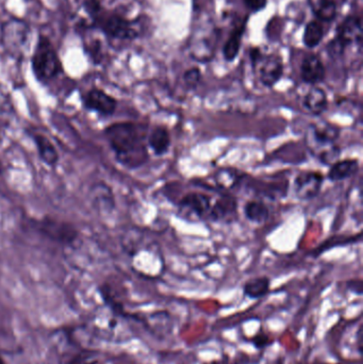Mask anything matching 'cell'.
<instances>
[{"label":"cell","mask_w":363,"mask_h":364,"mask_svg":"<svg viewBox=\"0 0 363 364\" xmlns=\"http://www.w3.org/2000/svg\"><path fill=\"white\" fill-rule=\"evenodd\" d=\"M271 280L266 276H258L251 278L243 286V293L245 296L251 299H259L266 296L270 292Z\"/></svg>","instance_id":"e0dca14e"},{"label":"cell","mask_w":363,"mask_h":364,"mask_svg":"<svg viewBox=\"0 0 363 364\" xmlns=\"http://www.w3.org/2000/svg\"><path fill=\"white\" fill-rule=\"evenodd\" d=\"M244 4L249 10L258 12V11L264 10L266 8L268 0H244Z\"/></svg>","instance_id":"4316f807"},{"label":"cell","mask_w":363,"mask_h":364,"mask_svg":"<svg viewBox=\"0 0 363 364\" xmlns=\"http://www.w3.org/2000/svg\"><path fill=\"white\" fill-rule=\"evenodd\" d=\"M243 31L244 27L236 28L234 31L230 34L228 40L226 41L224 45L223 55L226 61L232 62L237 57H238L239 51H240L241 41H242Z\"/></svg>","instance_id":"d6986e66"},{"label":"cell","mask_w":363,"mask_h":364,"mask_svg":"<svg viewBox=\"0 0 363 364\" xmlns=\"http://www.w3.org/2000/svg\"><path fill=\"white\" fill-rule=\"evenodd\" d=\"M237 216H238V201L236 197L228 193H223L215 203H212L208 220L215 223L230 224L237 220Z\"/></svg>","instance_id":"30bf717a"},{"label":"cell","mask_w":363,"mask_h":364,"mask_svg":"<svg viewBox=\"0 0 363 364\" xmlns=\"http://www.w3.org/2000/svg\"><path fill=\"white\" fill-rule=\"evenodd\" d=\"M324 176L320 172H302L294 178V193L300 200H311L321 192Z\"/></svg>","instance_id":"9c48e42d"},{"label":"cell","mask_w":363,"mask_h":364,"mask_svg":"<svg viewBox=\"0 0 363 364\" xmlns=\"http://www.w3.org/2000/svg\"><path fill=\"white\" fill-rule=\"evenodd\" d=\"M83 108L102 117H111L117 109V100L99 87H92L81 97Z\"/></svg>","instance_id":"ba28073f"},{"label":"cell","mask_w":363,"mask_h":364,"mask_svg":"<svg viewBox=\"0 0 363 364\" xmlns=\"http://www.w3.org/2000/svg\"><path fill=\"white\" fill-rule=\"evenodd\" d=\"M4 164H2L1 160H0V176H1L2 174H4Z\"/></svg>","instance_id":"f1b7e54d"},{"label":"cell","mask_w":363,"mask_h":364,"mask_svg":"<svg viewBox=\"0 0 363 364\" xmlns=\"http://www.w3.org/2000/svg\"><path fill=\"white\" fill-rule=\"evenodd\" d=\"M148 125L119 122L104 128V136L117 161L127 170H138L149 160Z\"/></svg>","instance_id":"6da1fadb"},{"label":"cell","mask_w":363,"mask_h":364,"mask_svg":"<svg viewBox=\"0 0 363 364\" xmlns=\"http://www.w3.org/2000/svg\"><path fill=\"white\" fill-rule=\"evenodd\" d=\"M28 1H30V0H28Z\"/></svg>","instance_id":"4dcf8cb0"},{"label":"cell","mask_w":363,"mask_h":364,"mask_svg":"<svg viewBox=\"0 0 363 364\" xmlns=\"http://www.w3.org/2000/svg\"><path fill=\"white\" fill-rule=\"evenodd\" d=\"M315 12L320 21H332L336 17L337 4L332 0H319Z\"/></svg>","instance_id":"7402d4cb"},{"label":"cell","mask_w":363,"mask_h":364,"mask_svg":"<svg viewBox=\"0 0 363 364\" xmlns=\"http://www.w3.org/2000/svg\"><path fill=\"white\" fill-rule=\"evenodd\" d=\"M359 171L357 159L338 160L330 166L327 178L332 182H340L355 176Z\"/></svg>","instance_id":"2e32d148"},{"label":"cell","mask_w":363,"mask_h":364,"mask_svg":"<svg viewBox=\"0 0 363 364\" xmlns=\"http://www.w3.org/2000/svg\"><path fill=\"white\" fill-rule=\"evenodd\" d=\"M251 64L259 77L260 82L266 87H273L283 75V60L276 55H262L257 49L251 53Z\"/></svg>","instance_id":"8992f818"},{"label":"cell","mask_w":363,"mask_h":364,"mask_svg":"<svg viewBox=\"0 0 363 364\" xmlns=\"http://www.w3.org/2000/svg\"><path fill=\"white\" fill-rule=\"evenodd\" d=\"M245 218L255 224H264L270 218V209L264 201L251 199L244 205Z\"/></svg>","instance_id":"ac0fdd59"},{"label":"cell","mask_w":363,"mask_h":364,"mask_svg":"<svg viewBox=\"0 0 363 364\" xmlns=\"http://www.w3.org/2000/svg\"><path fill=\"white\" fill-rule=\"evenodd\" d=\"M183 82L188 89L195 90L202 82V73L198 68H190L183 74Z\"/></svg>","instance_id":"d4e9b609"},{"label":"cell","mask_w":363,"mask_h":364,"mask_svg":"<svg viewBox=\"0 0 363 364\" xmlns=\"http://www.w3.org/2000/svg\"><path fill=\"white\" fill-rule=\"evenodd\" d=\"M83 8L90 18H93L102 11V2L99 0H85Z\"/></svg>","instance_id":"484cf974"},{"label":"cell","mask_w":363,"mask_h":364,"mask_svg":"<svg viewBox=\"0 0 363 364\" xmlns=\"http://www.w3.org/2000/svg\"><path fill=\"white\" fill-rule=\"evenodd\" d=\"M336 42L343 48L352 44H362V19L357 16H350L338 28Z\"/></svg>","instance_id":"8fae6325"},{"label":"cell","mask_w":363,"mask_h":364,"mask_svg":"<svg viewBox=\"0 0 363 364\" xmlns=\"http://www.w3.org/2000/svg\"><path fill=\"white\" fill-rule=\"evenodd\" d=\"M0 364H6L4 363V359H2L1 355H0Z\"/></svg>","instance_id":"f546056e"},{"label":"cell","mask_w":363,"mask_h":364,"mask_svg":"<svg viewBox=\"0 0 363 364\" xmlns=\"http://www.w3.org/2000/svg\"><path fill=\"white\" fill-rule=\"evenodd\" d=\"M31 136L33 139L34 144H36L40 161L49 168L57 166L60 160L59 151L55 144L51 142L50 139L45 134H38V132H34Z\"/></svg>","instance_id":"4fadbf2b"},{"label":"cell","mask_w":363,"mask_h":364,"mask_svg":"<svg viewBox=\"0 0 363 364\" xmlns=\"http://www.w3.org/2000/svg\"><path fill=\"white\" fill-rule=\"evenodd\" d=\"M212 205V199L202 192H190L178 203L179 211L185 218L192 220H208L209 212Z\"/></svg>","instance_id":"52a82bcc"},{"label":"cell","mask_w":363,"mask_h":364,"mask_svg":"<svg viewBox=\"0 0 363 364\" xmlns=\"http://www.w3.org/2000/svg\"><path fill=\"white\" fill-rule=\"evenodd\" d=\"M172 145L170 132L164 126H156L149 130L147 136V146L157 157L166 155Z\"/></svg>","instance_id":"9a60e30c"},{"label":"cell","mask_w":363,"mask_h":364,"mask_svg":"<svg viewBox=\"0 0 363 364\" xmlns=\"http://www.w3.org/2000/svg\"><path fill=\"white\" fill-rule=\"evenodd\" d=\"M326 70L322 60L317 55L309 53L303 59L300 77L307 85H315L325 79Z\"/></svg>","instance_id":"7c38bea8"},{"label":"cell","mask_w":363,"mask_h":364,"mask_svg":"<svg viewBox=\"0 0 363 364\" xmlns=\"http://www.w3.org/2000/svg\"><path fill=\"white\" fill-rule=\"evenodd\" d=\"M94 205L102 210H111L114 208V197L112 191L104 183L95 186L93 190Z\"/></svg>","instance_id":"ffe728a7"},{"label":"cell","mask_w":363,"mask_h":364,"mask_svg":"<svg viewBox=\"0 0 363 364\" xmlns=\"http://www.w3.org/2000/svg\"><path fill=\"white\" fill-rule=\"evenodd\" d=\"M33 226L43 237L62 246L72 245L80 235L74 224L53 216H43L34 222Z\"/></svg>","instance_id":"277c9868"},{"label":"cell","mask_w":363,"mask_h":364,"mask_svg":"<svg viewBox=\"0 0 363 364\" xmlns=\"http://www.w3.org/2000/svg\"><path fill=\"white\" fill-rule=\"evenodd\" d=\"M341 129L328 122H318L309 126L306 134V145L315 157L336 144L340 138Z\"/></svg>","instance_id":"5b68a950"},{"label":"cell","mask_w":363,"mask_h":364,"mask_svg":"<svg viewBox=\"0 0 363 364\" xmlns=\"http://www.w3.org/2000/svg\"><path fill=\"white\" fill-rule=\"evenodd\" d=\"M91 27L104 32L108 38L114 40H134L138 38V26L121 15L102 10L91 18Z\"/></svg>","instance_id":"3957f363"},{"label":"cell","mask_w":363,"mask_h":364,"mask_svg":"<svg viewBox=\"0 0 363 364\" xmlns=\"http://www.w3.org/2000/svg\"><path fill=\"white\" fill-rule=\"evenodd\" d=\"M349 288L351 289L356 294H362V280H353L349 282Z\"/></svg>","instance_id":"83f0119b"},{"label":"cell","mask_w":363,"mask_h":364,"mask_svg":"<svg viewBox=\"0 0 363 364\" xmlns=\"http://www.w3.org/2000/svg\"><path fill=\"white\" fill-rule=\"evenodd\" d=\"M31 68L36 80L42 85H48L63 73L61 60L46 36H38L31 57Z\"/></svg>","instance_id":"7a4b0ae2"},{"label":"cell","mask_w":363,"mask_h":364,"mask_svg":"<svg viewBox=\"0 0 363 364\" xmlns=\"http://www.w3.org/2000/svg\"><path fill=\"white\" fill-rule=\"evenodd\" d=\"M302 106L308 114L321 117L328 108L327 94L322 87H313L303 98Z\"/></svg>","instance_id":"5bb4252c"},{"label":"cell","mask_w":363,"mask_h":364,"mask_svg":"<svg viewBox=\"0 0 363 364\" xmlns=\"http://www.w3.org/2000/svg\"><path fill=\"white\" fill-rule=\"evenodd\" d=\"M323 26L319 21H313L308 23L305 28L304 43L308 48H315L323 40Z\"/></svg>","instance_id":"44dd1931"},{"label":"cell","mask_w":363,"mask_h":364,"mask_svg":"<svg viewBox=\"0 0 363 364\" xmlns=\"http://www.w3.org/2000/svg\"><path fill=\"white\" fill-rule=\"evenodd\" d=\"M340 156L341 149L338 145L335 144L330 146V149L322 151V153L315 158H318V160H319L321 164H325V166H332L335 162L338 161Z\"/></svg>","instance_id":"cb8c5ba5"},{"label":"cell","mask_w":363,"mask_h":364,"mask_svg":"<svg viewBox=\"0 0 363 364\" xmlns=\"http://www.w3.org/2000/svg\"><path fill=\"white\" fill-rule=\"evenodd\" d=\"M239 179H240V175L237 174L236 171L227 170V168L220 171L217 174V183L224 190L234 188L238 183Z\"/></svg>","instance_id":"603a6c76"}]
</instances>
